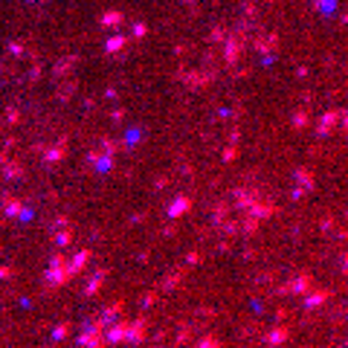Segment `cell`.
Here are the masks:
<instances>
[{"label": "cell", "mask_w": 348, "mask_h": 348, "mask_svg": "<svg viewBox=\"0 0 348 348\" xmlns=\"http://www.w3.org/2000/svg\"><path fill=\"white\" fill-rule=\"evenodd\" d=\"M47 285L50 287H61V285H67V282H70V270H67V259H64V256H58V252H55L53 256V261H50V267H47Z\"/></svg>", "instance_id": "6da1fadb"}, {"label": "cell", "mask_w": 348, "mask_h": 348, "mask_svg": "<svg viewBox=\"0 0 348 348\" xmlns=\"http://www.w3.org/2000/svg\"><path fill=\"white\" fill-rule=\"evenodd\" d=\"M311 287H313V276H311V273H302V276H296V279H290V282H285V285L279 287L276 293H279V296H287V293L305 296Z\"/></svg>", "instance_id": "7a4b0ae2"}, {"label": "cell", "mask_w": 348, "mask_h": 348, "mask_svg": "<svg viewBox=\"0 0 348 348\" xmlns=\"http://www.w3.org/2000/svg\"><path fill=\"white\" fill-rule=\"evenodd\" d=\"M128 328H131V319H119V322H110L105 328V342L110 345H119V342H128Z\"/></svg>", "instance_id": "3957f363"}, {"label": "cell", "mask_w": 348, "mask_h": 348, "mask_svg": "<svg viewBox=\"0 0 348 348\" xmlns=\"http://www.w3.org/2000/svg\"><path fill=\"white\" fill-rule=\"evenodd\" d=\"M76 342H79L81 348H90V345H96V342H105V328H102L99 322H93V325H87V328L76 337Z\"/></svg>", "instance_id": "277c9868"}, {"label": "cell", "mask_w": 348, "mask_h": 348, "mask_svg": "<svg viewBox=\"0 0 348 348\" xmlns=\"http://www.w3.org/2000/svg\"><path fill=\"white\" fill-rule=\"evenodd\" d=\"M331 296H334V290H328V287H319V290H308V293H305V308H308V311H316V308H322V305L328 302Z\"/></svg>", "instance_id": "5b68a950"}, {"label": "cell", "mask_w": 348, "mask_h": 348, "mask_svg": "<svg viewBox=\"0 0 348 348\" xmlns=\"http://www.w3.org/2000/svg\"><path fill=\"white\" fill-rule=\"evenodd\" d=\"M93 259V252H90V247H81L76 256H73L70 261H67V270H70V276H79L81 270L87 267V261Z\"/></svg>", "instance_id": "8992f818"}, {"label": "cell", "mask_w": 348, "mask_h": 348, "mask_svg": "<svg viewBox=\"0 0 348 348\" xmlns=\"http://www.w3.org/2000/svg\"><path fill=\"white\" fill-rule=\"evenodd\" d=\"M267 345L270 348H279V345H285L287 339H290V328H287V325H276V328H270L267 331Z\"/></svg>", "instance_id": "52a82bcc"}, {"label": "cell", "mask_w": 348, "mask_h": 348, "mask_svg": "<svg viewBox=\"0 0 348 348\" xmlns=\"http://www.w3.org/2000/svg\"><path fill=\"white\" fill-rule=\"evenodd\" d=\"M145 337H148V325H145V319H131V328H128V342H145Z\"/></svg>", "instance_id": "ba28073f"}, {"label": "cell", "mask_w": 348, "mask_h": 348, "mask_svg": "<svg viewBox=\"0 0 348 348\" xmlns=\"http://www.w3.org/2000/svg\"><path fill=\"white\" fill-rule=\"evenodd\" d=\"M105 282H107V267H99L96 273H93V279L87 282V287H84V296H96Z\"/></svg>", "instance_id": "9c48e42d"}, {"label": "cell", "mask_w": 348, "mask_h": 348, "mask_svg": "<svg viewBox=\"0 0 348 348\" xmlns=\"http://www.w3.org/2000/svg\"><path fill=\"white\" fill-rule=\"evenodd\" d=\"M122 308H125V302H122V299H119V302H113V305H107L105 311H102V316H99V325H102V328H107V325H110V322L116 319V316H119V313H122Z\"/></svg>", "instance_id": "30bf717a"}, {"label": "cell", "mask_w": 348, "mask_h": 348, "mask_svg": "<svg viewBox=\"0 0 348 348\" xmlns=\"http://www.w3.org/2000/svg\"><path fill=\"white\" fill-rule=\"evenodd\" d=\"M250 209H252V218H256V221H267L270 215H276V206L270 203V200H261V203H250Z\"/></svg>", "instance_id": "8fae6325"}, {"label": "cell", "mask_w": 348, "mask_h": 348, "mask_svg": "<svg viewBox=\"0 0 348 348\" xmlns=\"http://www.w3.org/2000/svg\"><path fill=\"white\" fill-rule=\"evenodd\" d=\"M192 209V200L189 197H174V203L169 206V218H180V215H186Z\"/></svg>", "instance_id": "7c38bea8"}, {"label": "cell", "mask_w": 348, "mask_h": 348, "mask_svg": "<svg viewBox=\"0 0 348 348\" xmlns=\"http://www.w3.org/2000/svg\"><path fill=\"white\" fill-rule=\"evenodd\" d=\"M183 273H186L183 267H180V270H171L169 276L163 279V287H160V290H174V287H177L180 282H183Z\"/></svg>", "instance_id": "4fadbf2b"}, {"label": "cell", "mask_w": 348, "mask_h": 348, "mask_svg": "<svg viewBox=\"0 0 348 348\" xmlns=\"http://www.w3.org/2000/svg\"><path fill=\"white\" fill-rule=\"evenodd\" d=\"M3 209H6V215L9 218H20V212H24V206H20V200H15V197H3Z\"/></svg>", "instance_id": "5bb4252c"}, {"label": "cell", "mask_w": 348, "mask_h": 348, "mask_svg": "<svg viewBox=\"0 0 348 348\" xmlns=\"http://www.w3.org/2000/svg\"><path fill=\"white\" fill-rule=\"evenodd\" d=\"M70 331H73L70 322H58V325L53 328V339H55V342H64V339L70 337Z\"/></svg>", "instance_id": "9a60e30c"}, {"label": "cell", "mask_w": 348, "mask_h": 348, "mask_svg": "<svg viewBox=\"0 0 348 348\" xmlns=\"http://www.w3.org/2000/svg\"><path fill=\"white\" fill-rule=\"evenodd\" d=\"M195 348H223V342L218 337H212V334H209V337H200L195 342Z\"/></svg>", "instance_id": "2e32d148"}, {"label": "cell", "mask_w": 348, "mask_h": 348, "mask_svg": "<svg viewBox=\"0 0 348 348\" xmlns=\"http://www.w3.org/2000/svg\"><path fill=\"white\" fill-rule=\"evenodd\" d=\"M55 244H58V247H67V244H73V232H70V229L55 232Z\"/></svg>", "instance_id": "e0dca14e"}, {"label": "cell", "mask_w": 348, "mask_h": 348, "mask_svg": "<svg viewBox=\"0 0 348 348\" xmlns=\"http://www.w3.org/2000/svg\"><path fill=\"white\" fill-rule=\"evenodd\" d=\"M157 296H160V290H151V293H145V296H143V311H148V308L157 302Z\"/></svg>", "instance_id": "ac0fdd59"}, {"label": "cell", "mask_w": 348, "mask_h": 348, "mask_svg": "<svg viewBox=\"0 0 348 348\" xmlns=\"http://www.w3.org/2000/svg\"><path fill=\"white\" fill-rule=\"evenodd\" d=\"M200 261H203V256H200V250H192V252H189V256H186V264H192V267H197Z\"/></svg>", "instance_id": "d6986e66"}, {"label": "cell", "mask_w": 348, "mask_h": 348, "mask_svg": "<svg viewBox=\"0 0 348 348\" xmlns=\"http://www.w3.org/2000/svg\"><path fill=\"white\" fill-rule=\"evenodd\" d=\"M9 279H15V267L3 264V267H0V282H9Z\"/></svg>", "instance_id": "ffe728a7"}, {"label": "cell", "mask_w": 348, "mask_h": 348, "mask_svg": "<svg viewBox=\"0 0 348 348\" xmlns=\"http://www.w3.org/2000/svg\"><path fill=\"white\" fill-rule=\"evenodd\" d=\"M299 183H302V189H313V177L308 171H299Z\"/></svg>", "instance_id": "44dd1931"}, {"label": "cell", "mask_w": 348, "mask_h": 348, "mask_svg": "<svg viewBox=\"0 0 348 348\" xmlns=\"http://www.w3.org/2000/svg\"><path fill=\"white\" fill-rule=\"evenodd\" d=\"M250 203H252V197L247 195V192H238V206H241V209H250Z\"/></svg>", "instance_id": "7402d4cb"}, {"label": "cell", "mask_w": 348, "mask_h": 348, "mask_svg": "<svg viewBox=\"0 0 348 348\" xmlns=\"http://www.w3.org/2000/svg\"><path fill=\"white\" fill-rule=\"evenodd\" d=\"M238 226H241V223H235V221H226V223H223V232H226V235H232V232H238Z\"/></svg>", "instance_id": "603a6c76"}, {"label": "cell", "mask_w": 348, "mask_h": 348, "mask_svg": "<svg viewBox=\"0 0 348 348\" xmlns=\"http://www.w3.org/2000/svg\"><path fill=\"white\" fill-rule=\"evenodd\" d=\"M61 148H53V151H50V160H61Z\"/></svg>", "instance_id": "cb8c5ba5"}, {"label": "cell", "mask_w": 348, "mask_h": 348, "mask_svg": "<svg viewBox=\"0 0 348 348\" xmlns=\"http://www.w3.org/2000/svg\"><path fill=\"white\" fill-rule=\"evenodd\" d=\"M287 313H290L287 308H279V311H276V319H287Z\"/></svg>", "instance_id": "d4e9b609"}, {"label": "cell", "mask_w": 348, "mask_h": 348, "mask_svg": "<svg viewBox=\"0 0 348 348\" xmlns=\"http://www.w3.org/2000/svg\"><path fill=\"white\" fill-rule=\"evenodd\" d=\"M223 215H226V206L221 203V206H218V209H215V218H223Z\"/></svg>", "instance_id": "484cf974"}, {"label": "cell", "mask_w": 348, "mask_h": 348, "mask_svg": "<svg viewBox=\"0 0 348 348\" xmlns=\"http://www.w3.org/2000/svg\"><path fill=\"white\" fill-rule=\"evenodd\" d=\"M90 348H105V342H96V345H90Z\"/></svg>", "instance_id": "4316f807"}, {"label": "cell", "mask_w": 348, "mask_h": 348, "mask_svg": "<svg viewBox=\"0 0 348 348\" xmlns=\"http://www.w3.org/2000/svg\"><path fill=\"white\" fill-rule=\"evenodd\" d=\"M79 348H81V345H79Z\"/></svg>", "instance_id": "83f0119b"}]
</instances>
